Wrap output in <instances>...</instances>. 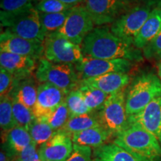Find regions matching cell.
Masks as SVG:
<instances>
[{
	"instance_id": "6da1fadb",
	"label": "cell",
	"mask_w": 161,
	"mask_h": 161,
	"mask_svg": "<svg viewBox=\"0 0 161 161\" xmlns=\"http://www.w3.org/2000/svg\"><path fill=\"white\" fill-rule=\"evenodd\" d=\"M80 47L84 57L125 59L132 62L142 59L140 49L120 39L107 25L95 28L85 37Z\"/></svg>"
},
{
	"instance_id": "ab89813d",
	"label": "cell",
	"mask_w": 161,
	"mask_h": 161,
	"mask_svg": "<svg viewBox=\"0 0 161 161\" xmlns=\"http://www.w3.org/2000/svg\"><path fill=\"white\" fill-rule=\"evenodd\" d=\"M158 77L160 78L161 80V60L158 64Z\"/></svg>"
},
{
	"instance_id": "f35d334b",
	"label": "cell",
	"mask_w": 161,
	"mask_h": 161,
	"mask_svg": "<svg viewBox=\"0 0 161 161\" xmlns=\"http://www.w3.org/2000/svg\"><path fill=\"white\" fill-rule=\"evenodd\" d=\"M59 1L66 4V5L76 6V5H78V4L79 3H84V0H59Z\"/></svg>"
},
{
	"instance_id": "d6986e66",
	"label": "cell",
	"mask_w": 161,
	"mask_h": 161,
	"mask_svg": "<svg viewBox=\"0 0 161 161\" xmlns=\"http://www.w3.org/2000/svg\"><path fill=\"white\" fill-rule=\"evenodd\" d=\"M161 31V5L154 7L134 41L138 49H143Z\"/></svg>"
},
{
	"instance_id": "277c9868",
	"label": "cell",
	"mask_w": 161,
	"mask_h": 161,
	"mask_svg": "<svg viewBox=\"0 0 161 161\" xmlns=\"http://www.w3.org/2000/svg\"><path fill=\"white\" fill-rule=\"evenodd\" d=\"M161 96V80L152 72L138 75L126 92L125 109L130 116L142 111L153 100Z\"/></svg>"
},
{
	"instance_id": "ffe728a7",
	"label": "cell",
	"mask_w": 161,
	"mask_h": 161,
	"mask_svg": "<svg viewBox=\"0 0 161 161\" xmlns=\"http://www.w3.org/2000/svg\"><path fill=\"white\" fill-rule=\"evenodd\" d=\"M35 79L31 75L22 80H14L13 87L8 94L32 110L37 101L39 85L36 83Z\"/></svg>"
},
{
	"instance_id": "30bf717a",
	"label": "cell",
	"mask_w": 161,
	"mask_h": 161,
	"mask_svg": "<svg viewBox=\"0 0 161 161\" xmlns=\"http://www.w3.org/2000/svg\"><path fill=\"white\" fill-rule=\"evenodd\" d=\"M133 62L125 59H98L84 57L79 63L75 64L80 81L111 72L128 73L132 68Z\"/></svg>"
},
{
	"instance_id": "4316f807",
	"label": "cell",
	"mask_w": 161,
	"mask_h": 161,
	"mask_svg": "<svg viewBox=\"0 0 161 161\" xmlns=\"http://www.w3.org/2000/svg\"><path fill=\"white\" fill-rule=\"evenodd\" d=\"M0 126L4 133L17 126L13 114L12 98L9 95L1 96L0 99Z\"/></svg>"
},
{
	"instance_id": "4dcf8cb0",
	"label": "cell",
	"mask_w": 161,
	"mask_h": 161,
	"mask_svg": "<svg viewBox=\"0 0 161 161\" xmlns=\"http://www.w3.org/2000/svg\"><path fill=\"white\" fill-rule=\"evenodd\" d=\"M35 7L39 13L55 14L67 11L75 6L66 5L59 0H40Z\"/></svg>"
},
{
	"instance_id": "cb8c5ba5",
	"label": "cell",
	"mask_w": 161,
	"mask_h": 161,
	"mask_svg": "<svg viewBox=\"0 0 161 161\" xmlns=\"http://www.w3.org/2000/svg\"><path fill=\"white\" fill-rule=\"evenodd\" d=\"M78 88L83 95L86 107L91 112L99 111L109 96L102 90L90 86L79 84Z\"/></svg>"
},
{
	"instance_id": "3957f363",
	"label": "cell",
	"mask_w": 161,
	"mask_h": 161,
	"mask_svg": "<svg viewBox=\"0 0 161 161\" xmlns=\"http://www.w3.org/2000/svg\"><path fill=\"white\" fill-rule=\"evenodd\" d=\"M0 15L1 25L6 31L25 39L45 41L40 13L35 6L14 12L1 11Z\"/></svg>"
},
{
	"instance_id": "e0dca14e",
	"label": "cell",
	"mask_w": 161,
	"mask_h": 161,
	"mask_svg": "<svg viewBox=\"0 0 161 161\" xmlns=\"http://www.w3.org/2000/svg\"><path fill=\"white\" fill-rule=\"evenodd\" d=\"M129 81L130 76L128 73L111 72L98 77L82 80L79 84L92 86L108 95H111L125 89Z\"/></svg>"
},
{
	"instance_id": "52a82bcc",
	"label": "cell",
	"mask_w": 161,
	"mask_h": 161,
	"mask_svg": "<svg viewBox=\"0 0 161 161\" xmlns=\"http://www.w3.org/2000/svg\"><path fill=\"white\" fill-rule=\"evenodd\" d=\"M154 8L153 5L134 6L111 24L110 30L120 39L134 45V41Z\"/></svg>"
},
{
	"instance_id": "60d3db41",
	"label": "cell",
	"mask_w": 161,
	"mask_h": 161,
	"mask_svg": "<svg viewBox=\"0 0 161 161\" xmlns=\"http://www.w3.org/2000/svg\"><path fill=\"white\" fill-rule=\"evenodd\" d=\"M158 59H160V60H161V56H160V57H159V58H158Z\"/></svg>"
},
{
	"instance_id": "2e32d148",
	"label": "cell",
	"mask_w": 161,
	"mask_h": 161,
	"mask_svg": "<svg viewBox=\"0 0 161 161\" xmlns=\"http://www.w3.org/2000/svg\"><path fill=\"white\" fill-rule=\"evenodd\" d=\"M0 67L12 74L14 80H22L32 75L36 60L9 52H0Z\"/></svg>"
},
{
	"instance_id": "836d02e7",
	"label": "cell",
	"mask_w": 161,
	"mask_h": 161,
	"mask_svg": "<svg viewBox=\"0 0 161 161\" xmlns=\"http://www.w3.org/2000/svg\"><path fill=\"white\" fill-rule=\"evenodd\" d=\"M11 161H42L38 153L37 145L33 142L12 159Z\"/></svg>"
},
{
	"instance_id": "8fae6325",
	"label": "cell",
	"mask_w": 161,
	"mask_h": 161,
	"mask_svg": "<svg viewBox=\"0 0 161 161\" xmlns=\"http://www.w3.org/2000/svg\"><path fill=\"white\" fill-rule=\"evenodd\" d=\"M83 3L97 26L113 24L130 9L126 0H84Z\"/></svg>"
},
{
	"instance_id": "7c38bea8",
	"label": "cell",
	"mask_w": 161,
	"mask_h": 161,
	"mask_svg": "<svg viewBox=\"0 0 161 161\" xmlns=\"http://www.w3.org/2000/svg\"><path fill=\"white\" fill-rule=\"evenodd\" d=\"M0 52L40 60L43 58L44 42L25 39L5 30L0 35Z\"/></svg>"
},
{
	"instance_id": "484cf974",
	"label": "cell",
	"mask_w": 161,
	"mask_h": 161,
	"mask_svg": "<svg viewBox=\"0 0 161 161\" xmlns=\"http://www.w3.org/2000/svg\"><path fill=\"white\" fill-rule=\"evenodd\" d=\"M70 11L55 14L40 13V19L42 29L46 37L52 34L56 33L61 29L65 23L66 18L69 14Z\"/></svg>"
},
{
	"instance_id": "8d00e7d4",
	"label": "cell",
	"mask_w": 161,
	"mask_h": 161,
	"mask_svg": "<svg viewBox=\"0 0 161 161\" xmlns=\"http://www.w3.org/2000/svg\"><path fill=\"white\" fill-rule=\"evenodd\" d=\"M129 4L130 7L133 5V4H140L145 3L146 5H153L157 4L158 5H161V0H126Z\"/></svg>"
},
{
	"instance_id": "44dd1931",
	"label": "cell",
	"mask_w": 161,
	"mask_h": 161,
	"mask_svg": "<svg viewBox=\"0 0 161 161\" xmlns=\"http://www.w3.org/2000/svg\"><path fill=\"white\" fill-rule=\"evenodd\" d=\"M74 144L88 146L90 148H98L107 144L111 136L102 125L94 127L90 129L71 134Z\"/></svg>"
},
{
	"instance_id": "5bb4252c",
	"label": "cell",
	"mask_w": 161,
	"mask_h": 161,
	"mask_svg": "<svg viewBox=\"0 0 161 161\" xmlns=\"http://www.w3.org/2000/svg\"><path fill=\"white\" fill-rule=\"evenodd\" d=\"M66 92L49 83L38 85L37 97L33 113L35 118L45 119L65 100Z\"/></svg>"
},
{
	"instance_id": "603a6c76",
	"label": "cell",
	"mask_w": 161,
	"mask_h": 161,
	"mask_svg": "<svg viewBox=\"0 0 161 161\" xmlns=\"http://www.w3.org/2000/svg\"><path fill=\"white\" fill-rule=\"evenodd\" d=\"M99 125H101L98 113L90 112L83 115L70 116L60 130H63L71 135L74 133L83 131Z\"/></svg>"
},
{
	"instance_id": "ac0fdd59",
	"label": "cell",
	"mask_w": 161,
	"mask_h": 161,
	"mask_svg": "<svg viewBox=\"0 0 161 161\" xmlns=\"http://www.w3.org/2000/svg\"><path fill=\"white\" fill-rule=\"evenodd\" d=\"M34 141L25 127L17 126L4 133L1 148L13 159Z\"/></svg>"
},
{
	"instance_id": "d4e9b609",
	"label": "cell",
	"mask_w": 161,
	"mask_h": 161,
	"mask_svg": "<svg viewBox=\"0 0 161 161\" xmlns=\"http://www.w3.org/2000/svg\"><path fill=\"white\" fill-rule=\"evenodd\" d=\"M26 129L37 146H40L47 142L55 133V130L52 129L46 120L37 118L26 128Z\"/></svg>"
},
{
	"instance_id": "74e56055",
	"label": "cell",
	"mask_w": 161,
	"mask_h": 161,
	"mask_svg": "<svg viewBox=\"0 0 161 161\" xmlns=\"http://www.w3.org/2000/svg\"><path fill=\"white\" fill-rule=\"evenodd\" d=\"M11 157L5 152L3 148H1V152H0V161H11Z\"/></svg>"
},
{
	"instance_id": "e575fe53",
	"label": "cell",
	"mask_w": 161,
	"mask_h": 161,
	"mask_svg": "<svg viewBox=\"0 0 161 161\" xmlns=\"http://www.w3.org/2000/svg\"><path fill=\"white\" fill-rule=\"evenodd\" d=\"M142 50L145 58L158 59L161 56V31Z\"/></svg>"
},
{
	"instance_id": "9a60e30c",
	"label": "cell",
	"mask_w": 161,
	"mask_h": 161,
	"mask_svg": "<svg viewBox=\"0 0 161 161\" xmlns=\"http://www.w3.org/2000/svg\"><path fill=\"white\" fill-rule=\"evenodd\" d=\"M128 125H136L148 130L161 145V96L154 99L142 111L128 116Z\"/></svg>"
},
{
	"instance_id": "ba28073f",
	"label": "cell",
	"mask_w": 161,
	"mask_h": 161,
	"mask_svg": "<svg viewBox=\"0 0 161 161\" xmlns=\"http://www.w3.org/2000/svg\"><path fill=\"white\" fill-rule=\"evenodd\" d=\"M80 46L72 43L56 32L46 37L43 58L58 64H76L84 58Z\"/></svg>"
},
{
	"instance_id": "1f68e13d",
	"label": "cell",
	"mask_w": 161,
	"mask_h": 161,
	"mask_svg": "<svg viewBox=\"0 0 161 161\" xmlns=\"http://www.w3.org/2000/svg\"><path fill=\"white\" fill-rule=\"evenodd\" d=\"M92 148L74 144L72 154L65 161H94Z\"/></svg>"
},
{
	"instance_id": "9c48e42d",
	"label": "cell",
	"mask_w": 161,
	"mask_h": 161,
	"mask_svg": "<svg viewBox=\"0 0 161 161\" xmlns=\"http://www.w3.org/2000/svg\"><path fill=\"white\" fill-rule=\"evenodd\" d=\"M90 14L84 5H76L70 11L65 23L57 33L76 45L81 46L84 40L95 28Z\"/></svg>"
},
{
	"instance_id": "d6a6232c",
	"label": "cell",
	"mask_w": 161,
	"mask_h": 161,
	"mask_svg": "<svg viewBox=\"0 0 161 161\" xmlns=\"http://www.w3.org/2000/svg\"><path fill=\"white\" fill-rule=\"evenodd\" d=\"M35 0H2L0 7L1 11L14 12L31 7Z\"/></svg>"
},
{
	"instance_id": "5b68a950",
	"label": "cell",
	"mask_w": 161,
	"mask_h": 161,
	"mask_svg": "<svg viewBox=\"0 0 161 161\" xmlns=\"http://www.w3.org/2000/svg\"><path fill=\"white\" fill-rule=\"evenodd\" d=\"M35 78L40 83H49L68 93L78 88L80 80L72 64H58L43 58L36 69Z\"/></svg>"
},
{
	"instance_id": "7402d4cb",
	"label": "cell",
	"mask_w": 161,
	"mask_h": 161,
	"mask_svg": "<svg viewBox=\"0 0 161 161\" xmlns=\"http://www.w3.org/2000/svg\"><path fill=\"white\" fill-rule=\"evenodd\" d=\"M94 161H140L125 148L114 142L94 148Z\"/></svg>"
},
{
	"instance_id": "f1b7e54d",
	"label": "cell",
	"mask_w": 161,
	"mask_h": 161,
	"mask_svg": "<svg viewBox=\"0 0 161 161\" xmlns=\"http://www.w3.org/2000/svg\"><path fill=\"white\" fill-rule=\"evenodd\" d=\"M69 117V110L68 109L65 100H64L53 111L50 113L49 116H46L45 119H42L46 120L52 127V129L55 131H58L63 128Z\"/></svg>"
},
{
	"instance_id": "8992f818",
	"label": "cell",
	"mask_w": 161,
	"mask_h": 161,
	"mask_svg": "<svg viewBox=\"0 0 161 161\" xmlns=\"http://www.w3.org/2000/svg\"><path fill=\"white\" fill-rule=\"evenodd\" d=\"M126 90L108 96L103 108L98 111L100 125L111 137L115 138L129 126L125 109Z\"/></svg>"
},
{
	"instance_id": "4fadbf2b",
	"label": "cell",
	"mask_w": 161,
	"mask_h": 161,
	"mask_svg": "<svg viewBox=\"0 0 161 161\" xmlns=\"http://www.w3.org/2000/svg\"><path fill=\"white\" fill-rule=\"evenodd\" d=\"M73 142L71 135L63 130L55 131L47 142L39 146L38 153L42 161H65L72 154Z\"/></svg>"
},
{
	"instance_id": "7a4b0ae2",
	"label": "cell",
	"mask_w": 161,
	"mask_h": 161,
	"mask_svg": "<svg viewBox=\"0 0 161 161\" xmlns=\"http://www.w3.org/2000/svg\"><path fill=\"white\" fill-rule=\"evenodd\" d=\"M113 142L140 161H161V145L158 139L136 125H129L114 138Z\"/></svg>"
},
{
	"instance_id": "83f0119b",
	"label": "cell",
	"mask_w": 161,
	"mask_h": 161,
	"mask_svg": "<svg viewBox=\"0 0 161 161\" xmlns=\"http://www.w3.org/2000/svg\"><path fill=\"white\" fill-rule=\"evenodd\" d=\"M65 102L69 110L70 116L83 115L91 112L86 107L83 95L78 88H75L66 94Z\"/></svg>"
},
{
	"instance_id": "f546056e",
	"label": "cell",
	"mask_w": 161,
	"mask_h": 161,
	"mask_svg": "<svg viewBox=\"0 0 161 161\" xmlns=\"http://www.w3.org/2000/svg\"><path fill=\"white\" fill-rule=\"evenodd\" d=\"M11 97L13 104V114L17 125L26 128L36 119L33 110L22 104L15 97Z\"/></svg>"
},
{
	"instance_id": "d590c367",
	"label": "cell",
	"mask_w": 161,
	"mask_h": 161,
	"mask_svg": "<svg viewBox=\"0 0 161 161\" xmlns=\"http://www.w3.org/2000/svg\"><path fill=\"white\" fill-rule=\"evenodd\" d=\"M14 78L12 74L0 67V95H8L13 87Z\"/></svg>"
}]
</instances>
